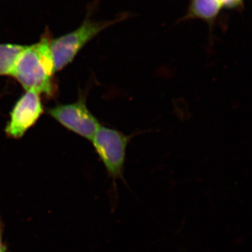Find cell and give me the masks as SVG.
Returning <instances> with one entry per match:
<instances>
[{
    "mask_svg": "<svg viewBox=\"0 0 252 252\" xmlns=\"http://www.w3.org/2000/svg\"><path fill=\"white\" fill-rule=\"evenodd\" d=\"M46 112L63 127L88 140H92L101 126L87 107L84 95L72 103L57 104L48 108Z\"/></svg>",
    "mask_w": 252,
    "mask_h": 252,
    "instance_id": "obj_4",
    "label": "cell"
},
{
    "mask_svg": "<svg viewBox=\"0 0 252 252\" xmlns=\"http://www.w3.org/2000/svg\"><path fill=\"white\" fill-rule=\"evenodd\" d=\"M119 21H95L90 16L85 20L77 29L63 34L51 41V51L54 59L55 70L59 72L73 62L79 53L94 39L99 33Z\"/></svg>",
    "mask_w": 252,
    "mask_h": 252,
    "instance_id": "obj_2",
    "label": "cell"
},
{
    "mask_svg": "<svg viewBox=\"0 0 252 252\" xmlns=\"http://www.w3.org/2000/svg\"><path fill=\"white\" fill-rule=\"evenodd\" d=\"M132 137V135H126L121 131L100 126L91 140L108 177L112 178L116 190L117 180H122L127 185L124 177V168L126 150Z\"/></svg>",
    "mask_w": 252,
    "mask_h": 252,
    "instance_id": "obj_3",
    "label": "cell"
},
{
    "mask_svg": "<svg viewBox=\"0 0 252 252\" xmlns=\"http://www.w3.org/2000/svg\"><path fill=\"white\" fill-rule=\"evenodd\" d=\"M220 9L217 0H192L190 3L192 16L205 21H212L216 18Z\"/></svg>",
    "mask_w": 252,
    "mask_h": 252,
    "instance_id": "obj_7",
    "label": "cell"
},
{
    "mask_svg": "<svg viewBox=\"0 0 252 252\" xmlns=\"http://www.w3.org/2000/svg\"><path fill=\"white\" fill-rule=\"evenodd\" d=\"M53 36L46 27L37 42L26 46L18 56L11 77L26 91H34L54 98L58 92L54 59L51 51Z\"/></svg>",
    "mask_w": 252,
    "mask_h": 252,
    "instance_id": "obj_1",
    "label": "cell"
},
{
    "mask_svg": "<svg viewBox=\"0 0 252 252\" xmlns=\"http://www.w3.org/2000/svg\"><path fill=\"white\" fill-rule=\"evenodd\" d=\"M220 7L234 8L241 4L243 0H217Z\"/></svg>",
    "mask_w": 252,
    "mask_h": 252,
    "instance_id": "obj_8",
    "label": "cell"
},
{
    "mask_svg": "<svg viewBox=\"0 0 252 252\" xmlns=\"http://www.w3.org/2000/svg\"><path fill=\"white\" fill-rule=\"evenodd\" d=\"M0 252H6V247L3 242L1 233H0Z\"/></svg>",
    "mask_w": 252,
    "mask_h": 252,
    "instance_id": "obj_9",
    "label": "cell"
},
{
    "mask_svg": "<svg viewBox=\"0 0 252 252\" xmlns=\"http://www.w3.org/2000/svg\"><path fill=\"white\" fill-rule=\"evenodd\" d=\"M25 47L21 44L0 43V77H11L16 60Z\"/></svg>",
    "mask_w": 252,
    "mask_h": 252,
    "instance_id": "obj_6",
    "label": "cell"
},
{
    "mask_svg": "<svg viewBox=\"0 0 252 252\" xmlns=\"http://www.w3.org/2000/svg\"><path fill=\"white\" fill-rule=\"evenodd\" d=\"M44 112L41 94L34 91H26L10 112L9 120L4 128L6 135L14 140L21 139L35 125Z\"/></svg>",
    "mask_w": 252,
    "mask_h": 252,
    "instance_id": "obj_5",
    "label": "cell"
}]
</instances>
